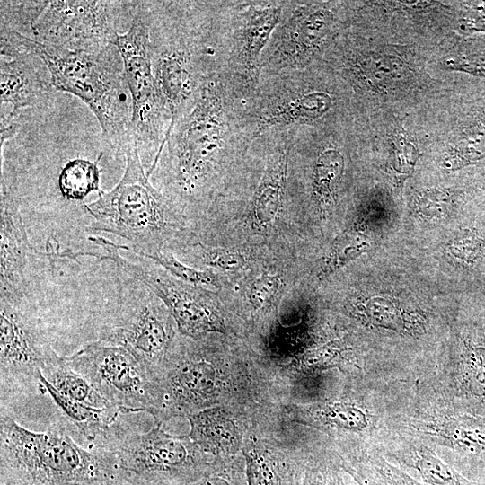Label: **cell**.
<instances>
[{
  "label": "cell",
  "instance_id": "obj_1",
  "mask_svg": "<svg viewBox=\"0 0 485 485\" xmlns=\"http://www.w3.org/2000/svg\"><path fill=\"white\" fill-rule=\"evenodd\" d=\"M243 109L244 102L214 71L169 129L146 173L179 209L208 199L239 172L252 143Z\"/></svg>",
  "mask_w": 485,
  "mask_h": 485
},
{
  "label": "cell",
  "instance_id": "obj_2",
  "mask_svg": "<svg viewBox=\"0 0 485 485\" xmlns=\"http://www.w3.org/2000/svg\"><path fill=\"white\" fill-rule=\"evenodd\" d=\"M215 5L216 1H146L153 72L171 115L169 129L193 105L205 79L217 71Z\"/></svg>",
  "mask_w": 485,
  "mask_h": 485
},
{
  "label": "cell",
  "instance_id": "obj_3",
  "mask_svg": "<svg viewBox=\"0 0 485 485\" xmlns=\"http://www.w3.org/2000/svg\"><path fill=\"white\" fill-rule=\"evenodd\" d=\"M0 47L6 57L31 53L41 58L49 70L54 88L84 102L101 126L108 150L113 154H125L132 100L115 44L93 52L71 51L38 43L7 30L2 33Z\"/></svg>",
  "mask_w": 485,
  "mask_h": 485
},
{
  "label": "cell",
  "instance_id": "obj_4",
  "mask_svg": "<svg viewBox=\"0 0 485 485\" xmlns=\"http://www.w3.org/2000/svg\"><path fill=\"white\" fill-rule=\"evenodd\" d=\"M1 485H106L117 481L112 452L77 445L65 430L34 432L1 408Z\"/></svg>",
  "mask_w": 485,
  "mask_h": 485
},
{
  "label": "cell",
  "instance_id": "obj_5",
  "mask_svg": "<svg viewBox=\"0 0 485 485\" xmlns=\"http://www.w3.org/2000/svg\"><path fill=\"white\" fill-rule=\"evenodd\" d=\"M125 156L119 183L84 204V231L120 236L128 244L117 243L119 250L148 258L166 247L169 237L181 229V218L179 208L150 181L135 144L127 146Z\"/></svg>",
  "mask_w": 485,
  "mask_h": 485
},
{
  "label": "cell",
  "instance_id": "obj_6",
  "mask_svg": "<svg viewBox=\"0 0 485 485\" xmlns=\"http://www.w3.org/2000/svg\"><path fill=\"white\" fill-rule=\"evenodd\" d=\"M284 4V0L216 1V70L243 102L260 81L263 53L279 22Z\"/></svg>",
  "mask_w": 485,
  "mask_h": 485
},
{
  "label": "cell",
  "instance_id": "obj_7",
  "mask_svg": "<svg viewBox=\"0 0 485 485\" xmlns=\"http://www.w3.org/2000/svg\"><path fill=\"white\" fill-rule=\"evenodd\" d=\"M115 292L101 316L98 340L128 349L152 378L171 346L174 319L148 287L117 269Z\"/></svg>",
  "mask_w": 485,
  "mask_h": 485
},
{
  "label": "cell",
  "instance_id": "obj_8",
  "mask_svg": "<svg viewBox=\"0 0 485 485\" xmlns=\"http://www.w3.org/2000/svg\"><path fill=\"white\" fill-rule=\"evenodd\" d=\"M115 45L132 100L128 144H135L142 163L150 161L152 166L163 148L171 115L153 72L146 1H138L132 22L126 32L118 35Z\"/></svg>",
  "mask_w": 485,
  "mask_h": 485
},
{
  "label": "cell",
  "instance_id": "obj_9",
  "mask_svg": "<svg viewBox=\"0 0 485 485\" xmlns=\"http://www.w3.org/2000/svg\"><path fill=\"white\" fill-rule=\"evenodd\" d=\"M58 357L44 326L39 301L0 293L1 402L26 391L43 394L40 373Z\"/></svg>",
  "mask_w": 485,
  "mask_h": 485
},
{
  "label": "cell",
  "instance_id": "obj_10",
  "mask_svg": "<svg viewBox=\"0 0 485 485\" xmlns=\"http://www.w3.org/2000/svg\"><path fill=\"white\" fill-rule=\"evenodd\" d=\"M313 75L312 66L261 76L243 109L245 127L252 142L269 132L316 126L332 112L333 93L316 84Z\"/></svg>",
  "mask_w": 485,
  "mask_h": 485
},
{
  "label": "cell",
  "instance_id": "obj_11",
  "mask_svg": "<svg viewBox=\"0 0 485 485\" xmlns=\"http://www.w3.org/2000/svg\"><path fill=\"white\" fill-rule=\"evenodd\" d=\"M137 2L47 0L25 37L71 51H97L115 44L123 22H132Z\"/></svg>",
  "mask_w": 485,
  "mask_h": 485
},
{
  "label": "cell",
  "instance_id": "obj_12",
  "mask_svg": "<svg viewBox=\"0 0 485 485\" xmlns=\"http://www.w3.org/2000/svg\"><path fill=\"white\" fill-rule=\"evenodd\" d=\"M193 444L156 425L145 433L128 428L110 452L115 455L119 481L129 485H189L202 471Z\"/></svg>",
  "mask_w": 485,
  "mask_h": 485
},
{
  "label": "cell",
  "instance_id": "obj_13",
  "mask_svg": "<svg viewBox=\"0 0 485 485\" xmlns=\"http://www.w3.org/2000/svg\"><path fill=\"white\" fill-rule=\"evenodd\" d=\"M333 10L322 3L285 0L278 24L262 57L261 76L314 65L338 29Z\"/></svg>",
  "mask_w": 485,
  "mask_h": 485
},
{
  "label": "cell",
  "instance_id": "obj_14",
  "mask_svg": "<svg viewBox=\"0 0 485 485\" xmlns=\"http://www.w3.org/2000/svg\"><path fill=\"white\" fill-rule=\"evenodd\" d=\"M65 358L111 406L126 414L150 413L153 410L151 376L125 348L97 340Z\"/></svg>",
  "mask_w": 485,
  "mask_h": 485
},
{
  "label": "cell",
  "instance_id": "obj_15",
  "mask_svg": "<svg viewBox=\"0 0 485 485\" xmlns=\"http://www.w3.org/2000/svg\"><path fill=\"white\" fill-rule=\"evenodd\" d=\"M0 293L40 300L45 275L53 272L48 255L30 239L15 196L1 181Z\"/></svg>",
  "mask_w": 485,
  "mask_h": 485
},
{
  "label": "cell",
  "instance_id": "obj_16",
  "mask_svg": "<svg viewBox=\"0 0 485 485\" xmlns=\"http://www.w3.org/2000/svg\"><path fill=\"white\" fill-rule=\"evenodd\" d=\"M0 88L1 105H10V110L1 111V114L20 119L23 110L44 102L54 86L43 60L33 54L23 53L12 57H1Z\"/></svg>",
  "mask_w": 485,
  "mask_h": 485
},
{
  "label": "cell",
  "instance_id": "obj_17",
  "mask_svg": "<svg viewBox=\"0 0 485 485\" xmlns=\"http://www.w3.org/2000/svg\"><path fill=\"white\" fill-rule=\"evenodd\" d=\"M43 394H48L67 421L91 445L90 448L109 451L129 428L117 407H92L71 400L56 391L40 375Z\"/></svg>",
  "mask_w": 485,
  "mask_h": 485
},
{
  "label": "cell",
  "instance_id": "obj_18",
  "mask_svg": "<svg viewBox=\"0 0 485 485\" xmlns=\"http://www.w3.org/2000/svg\"><path fill=\"white\" fill-rule=\"evenodd\" d=\"M312 154L309 190L315 207L322 216L334 208L345 172L346 160L342 150L336 145L325 142L314 144L309 127L293 130Z\"/></svg>",
  "mask_w": 485,
  "mask_h": 485
},
{
  "label": "cell",
  "instance_id": "obj_19",
  "mask_svg": "<svg viewBox=\"0 0 485 485\" xmlns=\"http://www.w3.org/2000/svg\"><path fill=\"white\" fill-rule=\"evenodd\" d=\"M190 437L205 452L214 454H233L239 446L236 426L219 408L208 409L189 416Z\"/></svg>",
  "mask_w": 485,
  "mask_h": 485
},
{
  "label": "cell",
  "instance_id": "obj_20",
  "mask_svg": "<svg viewBox=\"0 0 485 485\" xmlns=\"http://www.w3.org/2000/svg\"><path fill=\"white\" fill-rule=\"evenodd\" d=\"M40 375L56 391L71 400L96 408L113 407L69 366L65 357L59 356Z\"/></svg>",
  "mask_w": 485,
  "mask_h": 485
},
{
  "label": "cell",
  "instance_id": "obj_21",
  "mask_svg": "<svg viewBox=\"0 0 485 485\" xmlns=\"http://www.w3.org/2000/svg\"><path fill=\"white\" fill-rule=\"evenodd\" d=\"M101 154L94 161L74 159L66 163L58 177V189L62 198L84 206V198L91 192H101L100 189L99 161Z\"/></svg>",
  "mask_w": 485,
  "mask_h": 485
},
{
  "label": "cell",
  "instance_id": "obj_22",
  "mask_svg": "<svg viewBox=\"0 0 485 485\" xmlns=\"http://www.w3.org/2000/svg\"><path fill=\"white\" fill-rule=\"evenodd\" d=\"M414 467L430 485H472L427 446H421L417 451Z\"/></svg>",
  "mask_w": 485,
  "mask_h": 485
},
{
  "label": "cell",
  "instance_id": "obj_23",
  "mask_svg": "<svg viewBox=\"0 0 485 485\" xmlns=\"http://www.w3.org/2000/svg\"><path fill=\"white\" fill-rule=\"evenodd\" d=\"M450 440L472 454H485V422L470 417L453 419L445 427Z\"/></svg>",
  "mask_w": 485,
  "mask_h": 485
},
{
  "label": "cell",
  "instance_id": "obj_24",
  "mask_svg": "<svg viewBox=\"0 0 485 485\" xmlns=\"http://www.w3.org/2000/svg\"><path fill=\"white\" fill-rule=\"evenodd\" d=\"M147 259L156 262V264L168 270L173 277L180 278L189 284L207 287L217 286V281L212 273L184 264L175 258L172 252L166 247L149 256Z\"/></svg>",
  "mask_w": 485,
  "mask_h": 485
},
{
  "label": "cell",
  "instance_id": "obj_25",
  "mask_svg": "<svg viewBox=\"0 0 485 485\" xmlns=\"http://www.w3.org/2000/svg\"><path fill=\"white\" fill-rule=\"evenodd\" d=\"M354 307L356 313L376 326L401 331L413 326V322L402 312L386 302L373 301L364 306Z\"/></svg>",
  "mask_w": 485,
  "mask_h": 485
},
{
  "label": "cell",
  "instance_id": "obj_26",
  "mask_svg": "<svg viewBox=\"0 0 485 485\" xmlns=\"http://www.w3.org/2000/svg\"><path fill=\"white\" fill-rule=\"evenodd\" d=\"M368 248L366 238L359 233H348L340 236L322 266V273L328 275Z\"/></svg>",
  "mask_w": 485,
  "mask_h": 485
},
{
  "label": "cell",
  "instance_id": "obj_27",
  "mask_svg": "<svg viewBox=\"0 0 485 485\" xmlns=\"http://www.w3.org/2000/svg\"><path fill=\"white\" fill-rule=\"evenodd\" d=\"M464 371L468 391L474 397L485 398V346L466 344Z\"/></svg>",
  "mask_w": 485,
  "mask_h": 485
},
{
  "label": "cell",
  "instance_id": "obj_28",
  "mask_svg": "<svg viewBox=\"0 0 485 485\" xmlns=\"http://www.w3.org/2000/svg\"><path fill=\"white\" fill-rule=\"evenodd\" d=\"M322 417L331 424L351 431H362L369 424L365 410L346 402H337L327 406L322 411Z\"/></svg>",
  "mask_w": 485,
  "mask_h": 485
},
{
  "label": "cell",
  "instance_id": "obj_29",
  "mask_svg": "<svg viewBox=\"0 0 485 485\" xmlns=\"http://www.w3.org/2000/svg\"><path fill=\"white\" fill-rule=\"evenodd\" d=\"M193 252L202 264L226 271H237L244 267L246 260L237 251L219 247H207L200 243L192 245Z\"/></svg>",
  "mask_w": 485,
  "mask_h": 485
},
{
  "label": "cell",
  "instance_id": "obj_30",
  "mask_svg": "<svg viewBox=\"0 0 485 485\" xmlns=\"http://www.w3.org/2000/svg\"><path fill=\"white\" fill-rule=\"evenodd\" d=\"M485 156V131L464 137L453 147L447 159L448 166L453 169L465 166Z\"/></svg>",
  "mask_w": 485,
  "mask_h": 485
},
{
  "label": "cell",
  "instance_id": "obj_31",
  "mask_svg": "<svg viewBox=\"0 0 485 485\" xmlns=\"http://www.w3.org/2000/svg\"><path fill=\"white\" fill-rule=\"evenodd\" d=\"M280 287L279 276L264 273L252 282L248 295L249 302L253 307L262 309L272 303Z\"/></svg>",
  "mask_w": 485,
  "mask_h": 485
},
{
  "label": "cell",
  "instance_id": "obj_32",
  "mask_svg": "<svg viewBox=\"0 0 485 485\" xmlns=\"http://www.w3.org/2000/svg\"><path fill=\"white\" fill-rule=\"evenodd\" d=\"M484 239L475 230H465L455 240L454 252L467 265H473L482 255Z\"/></svg>",
  "mask_w": 485,
  "mask_h": 485
},
{
  "label": "cell",
  "instance_id": "obj_33",
  "mask_svg": "<svg viewBox=\"0 0 485 485\" xmlns=\"http://www.w3.org/2000/svg\"><path fill=\"white\" fill-rule=\"evenodd\" d=\"M340 348L336 345H325L307 353L303 362L308 367H322L332 364L340 356Z\"/></svg>",
  "mask_w": 485,
  "mask_h": 485
},
{
  "label": "cell",
  "instance_id": "obj_34",
  "mask_svg": "<svg viewBox=\"0 0 485 485\" xmlns=\"http://www.w3.org/2000/svg\"><path fill=\"white\" fill-rule=\"evenodd\" d=\"M375 465L377 472L393 485H426L384 459L376 460Z\"/></svg>",
  "mask_w": 485,
  "mask_h": 485
},
{
  "label": "cell",
  "instance_id": "obj_35",
  "mask_svg": "<svg viewBox=\"0 0 485 485\" xmlns=\"http://www.w3.org/2000/svg\"><path fill=\"white\" fill-rule=\"evenodd\" d=\"M450 197L439 190H430L422 194L419 199V205L421 209L425 208L427 212L437 209L441 210L446 208L449 205Z\"/></svg>",
  "mask_w": 485,
  "mask_h": 485
},
{
  "label": "cell",
  "instance_id": "obj_36",
  "mask_svg": "<svg viewBox=\"0 0 485 485\" xmlns=\"http://www.w3.org/2000/svg\"><path fill=\"white\" fill-rule=\"evenodd\" d=\"M355 478L359 485H393L381 474L382 479L374 476L366 475L363 472H355Z\"/></svg>",
  "mask_w": 485,
  "mask_h": 485
},
{
  "label": "cell",
  "instance_id": "obj_37",
  "mask_svg": "<svg viewBox=\"0 0 485 485\" xmlns=\"http://www.w3.org/2000/svg\"><path fill=\"white\" fill-rule=\"evenodd\" d=\"M189 485H231L229 481L223 477L219 476H208L202 480H197Z\"/></svg>",
  "mask_w": 485,
  "mask_h": 485
},
{
  "label": "cell",
  "instance_id": "obj_38",
  "mask_svg": "<svg viewBox=\"0 0 485 485\" xmlns=\"http://www.w3.org/2000/svg\"><path fill=\"white\" fill-rule=\"evenodd\" d=\"M304 485H331L326 481V479L319 472L310 473L305 479Z\"/></svg>",
  "mask_w": 485,
  "mask_h": 485
},
{
  "label": "cell",
  "instance_id": "obj_39",
  "mask_svg": "<svg viewBox=\"0 0 485 485\" xmlns=\"http://www.w3.org/2000/svg\"><path fill=\"white\" fill-rule=\"evenodd\" d=\"M106 485H129V484H128V483H126V482H123V481H121L117 480V481H112V482H110V483H108V484H106Z\"/></svg>",
  "mask_w": 485,
  "mask_h": 485
}]
</instances>
